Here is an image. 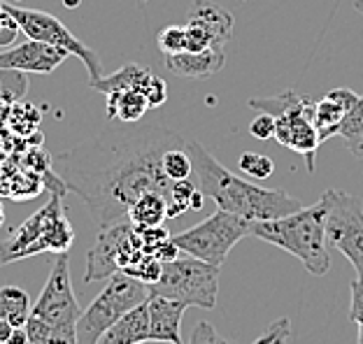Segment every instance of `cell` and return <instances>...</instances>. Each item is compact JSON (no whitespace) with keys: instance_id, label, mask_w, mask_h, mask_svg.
Instances as JSON below:
<instances>
[{"instance_id":"6da1fadb","label":"cell","mask_w":363,"mask_h":344,"mask_svg":"<svg viewBox=\"0 0 363 344\" xmlns=\"http://www.w3.org/2000/svg\"><path fill=\"white\" fill-rule=\"evenodd\" d=\"M179 144H186L184 137L159 124L107 121L96 137L59 154L52 166L65 188L105 228L126 219L130 205L145 193L170 200L177 182L163 172V154Z\"/></svg>"},{"instance_id":"7a4b0ae2","label":"cell","mask_w":363,"mask_h":344,"mask_svg":"<svg viewBox=\"0 0 363 344\" xmlns=\"http://www.w3.org/2000/svg\"><path fill=\"white\" fill-rule=\"evenodd\" d=\"M186 151L194 161L198 188L203 195L217 202L219 210H226L247 221H268L303 207L301 200L291 198L282 188H263L233 175L201 142H186Z\"/></svg>"},{"instance_id":"3957f363","label":"cell","mask_w":363,"mask_h":344,"mask_svg":"<svg viewBox=\"0 0 363 344\" xmlns=\"http://www.w3.org/2000/svg\"><path fill=\"white\" fill-rule=\"evenodd\" d=\"M326 214L328 205L321 198L310 205L268 221H250V235L259 240L275 244L303 263L310 275L324 277L331 270V253L326 240Z\"/></svg>"},{"instance_id":"277c9868","label":"cell","mask_w":363,"mask_h":344,"mask_svg":"<svg viewBox=\"0 0 363 344\" xmlns=\"http://www.w3.org/2000/svg\"><path fill=\"white\" fill-rule=\"evenodd\" d=\"M63 195L52 193L43 210L28 217L21 226L0 242V265H7L12 260H21L28 256H38V253L52 251L63 253L70 251L72 240H75V231H72L68 217L63 210Z\"/></svg>"},{"instance_id":"5b68a950","label":"cell","mask_w":363,"mask_h":344,"mask_svg":"<svg viewBox=\"0 0 363 344\" xmlns=\"http://www.w3.org/2000/svg\"><path fill=\"white\" fill-rule=\"evenodd\" d=\"M250 108L275 117V135L272 137L282 147H286V149L305 156L308 170L315 172V156L321 144L319 130L315 121H312L315 103L294 91H284L279 96L252 98Z\"/></svg>"},{"instance_id":"8992f818","label":"cell","mask_w":363,"mask_h":344,"mask_svg":"<svg viewBox=\"0 0 363 344\" xmlns=\"http://www.w3.org/2000/svg\"><path fill=\"white\" fill-rule=\"evenodd\" d=\"M150 298V286L135 280L126 273H114L107 277L105 289L98 293L96 300L91 302L89 309L79 314L77 321V342L79 344H98L103 333L110 328L114 321L138 307L140 302Z\"/></svg>"},{"instance_id":"52a82bcc","label":"cell","mask_w":363,"mask_h":344,"mask_svg":"<svg viewBox=\"0 0 363 344\" xmlns=\"http://www.w3.org/2000/svg\"><path fill=\"white\" fill-rule=\"evenodd\" d=\"M219 265L201 258H175L163 263L159 282L150 284L152 296H166L184 302L186 307L212 309L219 298Z\"/></svg>"},{"instance_id":"ba28073f","label":"cell","mask_w":363,"mask_h":344,"mask_svg":"<svg viewBox=\"0 0 363 344\" xmlns=\"http://www.w3.org/2000/svg\"><path fill=\"white\" fill-rule=\"evenodd\" d=\"M52 326L54 344H79L77 342V321L82 314L79 300L72 289L70 277V256L63 251L56 256L52 275L45 284L43 293L33 305V312Z\"/></svg>"},{"instance_id":"9c48e42d","label":"cell","mask_w":363,"mask_h":344,"mask_svg":"<svg viewBox=\"0 0 363 344\" xmlns=\"http://www.w3.org/2000/svg\"><path fill=\"white\" fill-rule=\"evenodd\" d=\"M247 235H250V221L230 214L226 210H217L198 226H191L179 235H172V242L186 256L201 258L205 263L221 268L230 249Z\"/></svg>"},{"instance_id":"30bf717a","label":"cell","mask_w":363,"mask_h":344,"mask_svg":"<svg viewBox=\"0 0 363 344\" xmlns=\"http://www.w3.org/2000/svg\"><path fill=\"white\" fill-rule=\"evenodd\" d=\"M143 256V242H140V235L135 226L128 221V217L114 221V224L101 228L96 244L89 251L84 282L94 284L107 280V277H112L119 270H126L128 265L138 263Z\"/></svg>"},{"instance_id":"8fae6325","label":"cell","mask_w":363,"mask_h":344,"mask_svg":"<svg viewBox=\"0 0 363 344\" xmlns=\"http://www.w3.org/2000/svg\"><path fill=\"white\" fill-rule=\"evenodd\" d=\"M324 198L328 205L326 240L347 256L357 277H363V202L337 188L324 191Z\"/></svg>"},{"instance_id":"7c38bea8","label":"cell","mask_w":363,"mask_h":344,"mask_svg":"<svg viewBox=\"0 0 363 344\" xmlns=\"http://www.w3.org/2000/svg\"><path fill=\"white\" fill-rule=\"evenodd\" d=\"M0 10H5L7 14L14 16L26 38L43 40V42L68 49L70 56H77V59L84 63L91 79L103 77V63L98 59V54L82 42L79 38L72 35V33L63 26V21L56 19L54 14L43 12V10H28V7H16L12 3H5V0H0Z\"/></svg>"},{"instance_id":"4fadbf2b","label":"cell","mask_w":363,"mask_h":344,"mask_svg":"<svg viewBox=\"0 0 363 344\" xmlns=\"http://www.w3.org/2000/svg\"><path fill=\"white\" fill-rule=\"evenodd\" d=\"M65 59H70L68 49L28 38L26 42L0 52V68H14L26 72V75H49Z\"/></svg>"},{"instance_id":"5bb4252c","label":"cell","mask_w":363,"mask_h":344,"mask_svg":"<svg viewBox=\"0 0 363 344\" xmlns=\"http://www.w3.org/2000/svg\"><path fill=\"white\" fill-rule=\"evenodd\" d=\"M150 307V340L166 342V344H182V316L186 312V305L179 300L166 296L147 298Z\"/></svg>"},{"instance_id":"9a60e30c","label":"cell","mask_w":363,"mask_h":344,"mask_svg":"<svg viewBox=\"0 0 363 344\" xmlns=\"http://www.w3.org/2000/svg\"><path fill=\"white\" fill-rule=\"evenodd\" d=\"M186 23L201 28L214 49H224V45L233 35V16L221 5L210 3V0H196L189 10Z\"/></svg>"},{"instance_id":"2e32d148","label":"cell","mask_w":363,"mask_h":344,"mask_svg":"<svg viewBox=\"0 0 363 344\" xmlns=\"http://www.w3.org/2000/svg\"><path fill=\"white\" fill-rule=\"evenodd\" d=\"M226 63L224 49H203V52H182L175 56H168V70L179 77L189 79H210L219 75Z\"/></svg>"},{"instance_id":"e0dca14e","label":"cell","mask_w":363,"mask_h":344,"mask_svg":"<svg viewBox=\"0 0 363 344\" xmlns=\"http://www.w3.org/2000/svg\"><path fill=\"white\" fill-rule=\"evenodd\" d=\"M147 340H150V307L145 300L138 307L128 309L119 321H114L98 344H138Z\"/></svg>"},{"instance_id":"ac0fdd59","label":"cell","mask_w":363,"mask_h":344,"mask_svg":"<svg viewBox=\"0 0 363 344\" xmlns=\"http://www.w3.org/2000/svg\"><path fill=\"white\" fill-rule=\"evenodd\" d=\"M152 77H154V72L150 68H143V65H138V63H126V65H121L117 72H112V75L89 79V86L94 88V91H101L103 96L114 93V91L143 93Z\"/></svg>"},{"instance_id":"d6986e66","label":"cell","mask_w":363,"mask_h":344,"mask_svg":"<svg viewBox=\"0 0 363 344\" xmlns=\"http://www.w3.org/2000/svg\"><path fill=\"white\" fill-rule=\"evenodd\" d=\"M107 103H105V112H107V121H121V124H138V121L145 119L147 105L145 96L140 91H114L107 93Z\"/></svg>"},{"instance_id":"ffe728a7","label":"cell","mask_w":363,"mask_h":344,"mask_svg":"<svg viewBox=\"0 0 363 344\" xmlns=\"http://www.w3.org/2000/svg\"><path fill=\"white\" fill-rule=\"evenodd\" d=\"M168 219V202L161 193H145L128 210V221L135 228L159 226Z\"/></svg>"},{"instance_id":"44dd1931","label":"cell","mask_w":363,"mask_h":344,"mask_svg":"<svg viewBox=\"0 0 363 344\" xmlns=\"http://www.w3.org/2000/svg\"><path fill=\"white\" fill-rule=\"evenodd\" d=\"M33 312L28 293L19 286H3L0 289V319H7L14 328H23Z\"/></svg>"},{"instance_id":"7402d4cb","label":"cell","mask_w":363,"mask_h":344,"mask_svg":"<svg viewBox=\"0 0 363 344\" xmlns=\"http://www.w3.org/2000/svg\"><path fill=\"white\" fill-rule=\"evenodd\" d=\"M335 135L342 137L347 149L352 151V156L363 159V98L352 110L345 112V117L337 124Z\"/></svg>"},{"instance_id":"603a6c76","label":"cell","mask_w":363,"mask_h":344,"mask_svg":"<svg viewBox=\"0 0 363 344\" xmlns=\"http://www.w3.org/2000/svg\"><path fill=\"white\" fill-rule=\"evenodd\" d=\"M345 117V110L337 105L335 101H331L328 96H324L321 101L315 103V110H312V121L319 130V140L326 142L328 137H335V130L340 119Z\"/></svg>"},{"instance_id":"cb8c5ba5","label":"cell","mask_w":363,"mask_h":344,"mask_svg":"<svg viewBox=\"0 0 363 344\" xmlns=\"http://www.w3.org/2000/svg\"><path fill=\"white\" fill-rule=\"evenodd\" d=\"M26 91H28L26 72L14 68H0V103L5 105L21 103Z\"/></svg>"},{"instance_id":"d4e9b609","label":"cell","mask_w":363,"mask_h":344,"mask_svg":"<svg viewBox=\"0 0 363 344\" xmlns=\"http://www.w3.org/2000/svg\"><path fill=\"white\" fill-rule=\"evenodd\" d=\"M163 172L172 179V182H182V179H191L194 175V161L189 156L186 144L172 147L163 154Z\"/></svg>"},{"instance_id":"484cf974","label":"cell","mask_w":363,"mask_h":344,"mask_svg":"<svg viewBox=\"0 0 363 344\" xmlns=\"http://www.w3.org/2000/svg\"><path fill=\"white\" fill-rule=\"evenodd\" d=\"M238 170L245 172L247 177L252 179H268L275 170V161L266 154H254V151H245L240 159H238Z\"/></svg>"},{"instance_id":"4316f807","label":"cell","mask_w":363,"mask_h":344,"mask_svg":"<svg viewBox=\"0 0 363 344\" xmlns=\"http://www.w3.org/2000/svg\"><path fill=\"white\" fill-rule=\"evenodd\" d=\"M161 270H163V263H161V260H156V258L152 256V253H145V256L140 258L138 263L128 265L126 270H121V273H126V275H130V277H135V280L145 282L147 286H150V284H154V282H159Z\"/></svg>"},{"instance_id":"83f0119b","label":"cell","mask_w":363,"mask_h":344,"mask_svg":"<svg viewBox=\"0 0 363 344\" xmlns=\"http://www.w3.org/2000/svg\"><path fill=\"white\" fill-rule=\"evenodd\" d=\"M159 49L166 56H175L186 52V28L184 26H168L159 33Z\"/></svg>"},{"instance_id":"f1b7e54d","label":"cell","mask_w":363,"mask_h":344,"mask_svg":"<svg viewBox=\"0 0 363 344\" xmlns=\"http://www.w3.org/2000/svg\"><path fill=\"white\" fill-rule=\"evenodd\" d=\"M140 235V242H143V251L145 253H154L156 249L161 247L163 242L170 240V231L163 224L159 226H145V228H135Z\"/></svg>"},{"instance_id":"f546056e","label":"cell","mask_w":363,"mask_h":344,"mask_svg":"<svg viewBox=\"0 0 363 344\" xmlns=\"http://www.w3.org/2000/svg\"><path fill=\"white\" fill-rule=\"evenodd\" d=\"M23 328H26L30 344H54V331H52V326L45 321V319L30 314Z\"/></svg>"},{"instance_id":"4dcf8cb0","label":"cell","mask_w":363,"mask_h":344,"mask_svg":"<svg viewBox=\"0 0 363 344\" xmlns=\"http://www.w3.org/2000/svg\"><path fill=\"white\" fill-rule=\"evenodd\" d=\"M289 338H291V321H289L286 316H282V319H277L261 338H257L254 344H284Z\"/></svg>"},{"instance_id":"1f68e13d","label":"cell","mask_w":363,"mask_h":344,"mask_svg":"<svg viewBox=\"0 0 363 344\" xmlns=\"http://www.w3.org/2000/svg\"><path fill=\"white\" fill-rule=\"evenodd\" d=\"M21 35L19 23L12 14H7L5 10H0V49H10L16 45V40Z\"/></svg>"},{"instance_id":"d6a6232c","label":"cell","mask_w":363,"mask_h":344,"mask_svg":"<svg viewBox=\"0 0 363 344\" xmlns=\"http://www.w3.org/2000/svg\"><path fill=\"white\" fill-rule=\"evenodd\" d=\"M189 344H235V342L221 338V335L214 331L212 323L201 321V323H196V328L191 333V340H189Z\"/></svg>"},{"instance_id":"836d02e7","label":"cell","mask_w":363,"mask_h":344,"mask_svg":"<svg viewBox=\"0 0 363 344\" xmlns=\"http://www.w3.org/2000/svg\"><path fill=\"white\" fill-rule=\"evenodd\" d=\"M250 135L257 140H270L275 135V117H270L266 112H259L250 124Z\"/></svg>"},{"instance_id":"e575fe53","label":"cell","mask_w":363,"mask_h":344,"mask_svg":"<svg viewBox=\"0 0 363 344\" xmlns=\"http://www.w3.org/2000/svg\"><path fill=\"white\" fill-rule=\"evenodd\" d=\"M143 96H145V101H147V105H150V108H161V105L166 103V98H168L166 81L154 75L150 79V84H147V88L143 91Z\"/></svg>"},{"instance_id":"d590c367","label":"cell","mask_w":363,"mask_h":344,"mask_svg":"<svg viewBox=\"0 0 363 344\" xmlns=\"http://www.w3.org/2000/svg\"><path fill=\"white\" fill-rule=\"evenodd\" d=\"M352 305H350V321L359 323L363 321V277H357L350 286Z\"/></svg>"},{"instance_id":"8d00e7d4","label":"cell","mask_w":363,"mask_h":344,"mask_svg":"<svg viewBox=\"0 0 363 344\" xmlns=\"http://www.w3.org/2000/svg\"><path fill=\"white\" fill-rule=\"evenodd\" d=\"M326 96L331 98V101H335L337 105H340V108H342L345 112L352 110L354 105H357V103L361 101V96H359V93H354L352 88H333V91H328Z\"/></svg>"},{"instance_id":"74e56055","label":"cell","mask_w":363,"mask_h":344,"mask_svg":"<svg viewBox=\"0 0 363 344\" xmlns=\"http://www.w3.org/2000/svg\"><path fill=\"white\" fill-rule=\"evenodd\" d=\"M152 256H154L156 260H161V263H170V260H175V258L182 256V251H179V247H177L175 242H172V237H170V240L163 242L161 247L152 253Z\"/></svg>"},{"instance_id":"f35d334b","label":"cell","mask_w":363,"mask_h":344,"mask_svg":"<svg viewBox=\"0 0 363 344\" xmlns=\"http://www.w3.org/2000/svg\"><path fill=\"white\" fill-rule=\"evenodd\" d=\"M5 344H30L28 342V335H26V328H14V333L7 338Z\"/></svg>"},{"instance_id":"ab89813d","label":"cell","mask_w":363,"mask_h":344,"mask_svg":"<svg viewBox=\"0 0 363 344\" xmlns=\"http://www.w3.org/2000/svg\"><path fill=\"white\" fill-rule=\"evenodd\" d=\"M12 333H14V326L7 321V319H0V344H5Z\"/></svg>"},{"instance_id":"60d3db41","label":"cell","mask_w":363,"mask_h":344,"mask_svg":"<svg viewBox=\"0 0 363 344\" xmlns=\"http://www.w3.org/2000/svg\"><path fill=\"white\" fill-rule=\"evenodd\" d=\"M203 198H205V195H203L201 188H198V191L191 195V202H189V210H191V212H201V210H203Z\"/></svg>"},{"instance_id":"b9f144b4","label":"cell","mask_w":363,"mask_h":344,"mask_svg":"<svg viewBox=\"0 0 363 344\" xmlns=\"http://www.w3.org/2000/svg\"><path fill=\"white\" fill-rule=\"evenodd\" d=\"M354 7H357V12L363 16V0H354Z\"/></svg>"},{"instance_id":"7bdbcfd3","label":"cell","mask_w":363,"mask_h":344,"mask_svg":"<svg viewBox=\"0 0 363 344\" xmlns=\"http://www.w3.org/2000/svg\"><path fill=\"white\" fill-rule=\"evenodd\" d=\"M63 5H65V7H77V5H79V0H63Z\"/></svg>"},{"instance_id":"ee69618b","label":"cell","mask_w":363,"mask_h":344,"mask_svg":"<svg viewBox=\"0 0 363 344\" xmlns=\"http://www.w3.org/2000/svg\"><path fill=\"white\" fill-rule=\"evenodd\" d=\"M359 344H363V321H359Z\"/></svg>"},{"instance_id":"f6af8a7d","label":"cell","mask_w":363,"mask_h":344,"mask_svg":"<svg viewBox=\"0 0 363 344\" xmlns=\"http://www.w3.org/2000/svg\"><path fill=\"white\" fill-rule=\"evenodd\" d=\"M3 221H5V210H3V205H0V226H3Z\"/></svg>"},{"instance_id":"bcb514c9","label":"cell","mask_w":363,"mask_h":344,"mask_svg":"<svg viewBox=\"0 0 363 344\" xmlns=\"http://www.w3.org/2000/svg\"><path fill=\"white\" fill-rule=\"evenodd\" d=\"M138 344H166V342H156V340H147V342H138Z\"/></svg>"},{"instance_id":"7dc6e473","label":"cell","mask_w":363,"mask_h":344,"mask_svg":"<svg viewBox=\"0 0 363 344\" xmlns=\"http://www.w3.org/2000/svg\"><path fill=\"white\" fill-rule=\"evenodd\" d=\"M361 98H363V96H361Z\"/></svg>"}]
</instances>
